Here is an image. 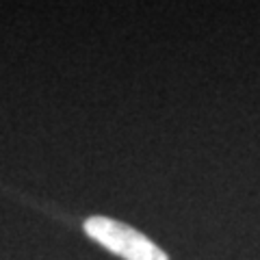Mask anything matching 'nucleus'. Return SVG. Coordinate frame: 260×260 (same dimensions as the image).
I'll use <instances>...</instances> for the list:
<instances>
[{
    "label": "nucleus",
    "mask_w": 260,
    "mask_h": 260,
    "mask_svg": "<svg viewBox=\"0 0 260 260\" xmlns=\"http://www.w3.org/2000/svg\"><path fill=\"white\" fill-rule=\"evenodd\" d=\"M85 232L89 239L124 260H169L165 251L154 245L148 237L115 219L100 215L89 217L85 221Z\"/></svg>",
    "instance_id": "f257e3e1"
}]
</instances>
